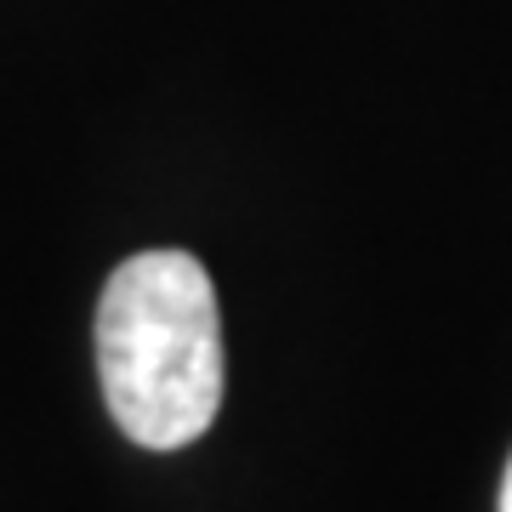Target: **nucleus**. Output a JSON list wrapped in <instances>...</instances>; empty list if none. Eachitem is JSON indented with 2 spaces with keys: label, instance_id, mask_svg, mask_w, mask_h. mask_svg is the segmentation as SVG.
I'll return each mask as SVG.
<instances>
[{
  "label": "nucleus",
  "instance_id": "nucleus-1",
  "mask_svg": "<svg viewBox=\"0 0 512 512\" xmlns=\"http://www.w3.org/2000/svg\"><path fill=\"white\" fill-rule=\"evenodd\" d=\"M97 376L120 433L143 450H183L217 421L222 319L200 256H126L97 302Z\"/></svg>",
  "mask_w": 512,
  "mask_h": 512
},
{
  "label": "nucleus",
  "instance_id": "nucleus-2",
  "mask_svg": "<svg viewBox=\"0 0 512 512\" xmlns=\"http://www.w3.org/2000/svg\"><path fill=\"white\" fill-rule=\"evenodd\" d=\"M501 512H512V461H507V478H501Z\"/></svg>",
  "mask_w": 512,
  "mask_h": 512
}]
</instances>
